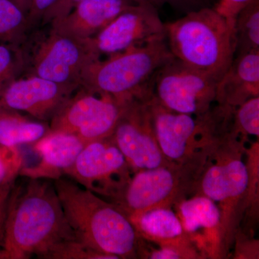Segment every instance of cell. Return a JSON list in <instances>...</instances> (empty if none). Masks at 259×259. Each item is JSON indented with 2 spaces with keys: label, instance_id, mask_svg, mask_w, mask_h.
Returning a JSON list of instances; mask_svg holds the SVG:
<instances>
[{
  "label": "cell",
  "instance_id": "32",
  "mask_svg": "<svg viewBox=\"0 0 259 259\" xmlns=\"http://www.w3.org/2000/svg\"><path fill=\"white\" fill-rule=\"evenodd\" d=\"M151 259H178L183 258V254L175 245H165L161 249L154 250L149 255Z\"/></svg>",
  "mask_w": 259,
  "mask_h": 259
},
{
  "label": "cell",
  "instance_id": "3",
  "mask_svg": "<svg viewBox=\"0 0 259 259\" xmlns=\"http://www.w3.org/2000/svg\"><path fill=\"white\" fill-rule=\"evenodd\" d=\"M234 23L204 7L164 23L167 44L177 60L220 81L235 58Z\"/></svg>",
  "mask_w": 259,
  "mask_h": 259
},
{
  "label": "cell",
  "instance_id": "31",
  "mask_svg": "<svg viewBox=\"0 0 259 259\" xmlns=\"http://www.w3.org/2000/svg\"><path fill=\"white\" fill-rule=\"evenodd\" d=\"M205 0H165L166 3L171 5L175 9L190 13L191 11L204 8Z\"/></svg>",
  "mask_w": 259,
  "mask_h": 259
},
{
  "label": "cell",
  "instance_id": "21",
  "mask_svg": "<svg viewBox=\"0 0 259 259\" xmlns=\"http://www.w3.org/2000/svg\"><path fill=\"white\" fill-rule=\"evenodd\" d=\"M234 35L235 56L259 51V0H252L237 15Z\"/></svg>",
  "mask_w": 259,
  "mask_h": 259
},
{
  "label": "cell",
  "instance_id": "25",
  "mask_svg": "<svg viewBox=\"0 0 259 259\" xmlns=\"http://www.w3.org/2000/svg\"><path fill=\"white\" fill-rule=\"evenodd\" d=\"M24 166L25 160L20 148L0 145V187L14 183Z\"/></svg>",
  "mask_w": 259,
  "mask_h": 259
},
{
  "label": "cell",
  "instance_id": "5",
  "mask_svg": "<svg viewBox=\"0 0 259 259\" xmlns=\"http://www.w3.org/2000/svg\"><path fill=\"white\" fill-rule=\"evenodd\" d=\"M193 157L182 163L139 170L131 176L110 202L127 217L150 209L168 207L180 203L196 178Z\"/></svg>",
  "mask_w": 259,
  "mask_h": 259
},
{
  "label": "cell",
  "instance_id": "19",
  "mask_svg": "<svg viewBox=\"0 0 259 259\" xmlns=\"http://www.w3.org/2000/svg\"><path fill=\"white\" fill-rule=\"evenodd\" d=\"M128 218L140 237L166 244L176 243L185 231L180 218L168 207L150 209Z\"/></svg>",
  "mask_w": 259,
  "mask_h": 259
},
{
  "label": "cell",
  "instance_id": "6",
  "mask_svg": "<svg viewBox=\"0 0 259 259\" xmlns=\"http://www.w3.org/2000/svg\"><path fill=\"white\" fill-rule=\"evenodd\" d=\"M219 80L174 57L153 75L148 85L149 98L166 110L201 116L215 102Z\"/></svg>",
  "mask_w": 259,
  "mask_h": 259
},
{
  "label": "cell",
  "instance_id": "18",
  "mask_svg": "<svg viewBox=\"0 0 259 259\" xmlns=\"http://www.w3.org/2000/svg\"><path fill=\"white\" fill-rule=\"evenodd\" d=\"M49 122L35 120L9 107L0 105V145L20 147L32 144L49 134Z\"/></svg>",
  "mask_w": 259,
  "mask_h": 259
},
{
  "label": "cell",
  "instance_id": "7",
  "mask_svg": "<svg viewBox=\"0 0 259 259\" xmlns=\"http://www.w3.org/2000/svg\"><path fill=\"white\" fill-rule=\"evenodd\" d=\"M49 122V132L77 136L85 144L111 137L133 99L100 95L80 87Z\"/></svg>",
  "mask_w": 259,
  "mask_h": 259
},
{
  "label": "cell",
  "instance_id": "10",
  "mask_svg": "<svg viewBox=\"0 0 259 259\" xmlns=\"http://www.w3.org/2000/svg\"><path fill=\"white\" fill-rule=\"evenodd\" d=\"M166 37L165 25L158 10L148 4H134L117 15L95 36L90 37L99 57Z\"/></svg>",
  "mask_w": 259,
  "mask_h": 259
},
{
  "label": "cell",
  "instance_id": "34",
  "mask_svg": "<svg viewBox=\"0 0 259 259\" xmlns=\"http://www.w3.org/2000/svg\"><path fill=\"white\" fill-rule=\"evenodd\" d=\"M15 3H17L27 13L30 9V3H31V0H14Z\"/></svg>",
  "mask_w": 259,
  "mask_h": 259
},
{
  "label": "cell",
  "instance_id": "1",
  "mask_svg": "<svg viewBox=\"0 0 259 259\" xmlns=\"http://www.w3.org/2000/svg\"><path fill=\"white\" fill-rule=\"evenodd\" d=\"M15 181L0 238V259H44L56 245L77 239L65 216L54 181Z\"/></svg>",
  "mask_w": 259,
  "mask_h": 259
},
{
  "label": "cell",
  "instance_id": "26",
  "mask_svg": "<svg viewBox=\"0 0 259 259\" xmlns=\"http://www.w3.org/2000/svg\"><path fill=\"white\" fill-rule=\"evenodd\" d=\"M18 54L11 47L0 44V79L10 83L20 70Z\"/></svg>",
  "mask_w": 259,
  "mask_h": 259
},
{
  "label": "cell",
  "instance_id": "27",
  "mask_svg": "<svg viewBox=\"0 0 259 259\" xmlns=\"http://www.w3.org/2000/svg\"><path fill=\"white\" fill-rule=\"evenodd\" d=\"M82 0H58L55 4L48 10L42 20L45 22L52 23L64 18Z\"/></svg>",
  "mask_w": 259,
  "mask_h": 259
},
{
  "label": "cell",
  "instance_id": "33",
  "mask_svg": "<svg viewBox=\"0 0 259 259\" xmlns=\"http://www.w3.org/2000/svg\"><path fill=\"white\" fill-rule=\"evenodd\" d=\"M136 4H148L158 10L166 3L165 0H133Z\"/></svg>",
  "mask_w": 259,
  "mask_h": 259
},
{
  "label": "cell",
  "instance_id": "29",
  "mask_svg": "<svg viewBox=\"0 0 259 259\" xmlns=\"http://www.w3.org/2000/svg\"><path fill=\"white\" fill-rule=\"evenodd\" d=\"M58 0H31L30 9L28 13L29 25L37 23L44 18L47 13Z\"/></svg>",
  "mask_w": 259,
  "mask_h": 259
},
{
  "label": "cell",
  "instance_id": "30",
  "mask_svg": "<svg viewBox=\"0 0 259 259\" xmlns=\"http://www.w3.org/2000/svg\"><path fill=\"white\" fill-rule=\"evenodd\" d=\"M15 182L0 187V238H1L3 228H4L10 194H11L12 189L14 186Z\"/></svg>",
  "mask_w": 259,
  "mask_h": 259
},
{
  "label": "cell",
  "instance_id": "16",
  "mask_svg": "<svg viewBox=\"0 0 259 259\" xmlns=\"http://www.w3.org/2000/svg\"><path fill=\"white\" fill-rule=\"evenodd\" d=\"M249 183L248 170L240 158H229L211 165L199 177L201 193L223 204L221 212L244 196Z\"/></svg>",
  "mask_w": 259,
  "mask_h": 259
},
{
  "label": "cell",
  "instance_id": "24",
  "mask_svg": "<svg viewBox=\"0 0 259 259\" xmlns=\"http://www.w3.org/2000/svg\"><path fill=\"white\" fill-rule=\"evenodd\" d=\"M235 133H242L258 137L259 97H253L243 102L233 112Z\"/></svg>",
  "mask_w": 259,
  "mask_h": 259
},
{
  "label": "cell",
  "instance_id": "15",
  "mask_svg": "<svg viewBox=\"0 0 259 259\" xmlns=\"http://www.w3.org/2000/svg\"><path fill=\"white\" fill-rule=\"evenodd\" d=\"M134 4L133 0H82L69 14L52 22L51 30L76 38H90Z\"/></svg>",
  "mask_w": 259,
  "mask_h": 259
},
{
  "label": "cell",
  "instance_id": "20",
  "mask_svg": "<svg viewBox=\"0 0 259 259\" xmlns=\"http://www.w3.org/2000/svg\"><path fill=\"white\" fill-rule=\"evenodd\" d=\"M181 222L189 233L221 226V212L216 202L202 194L183 199L179 203Z\"/></svg>",
  "mask_w": 259,
  "mask_h": 259
},
{
  "label": "cell",
  "instance_id": "2",
  "mask_svg": "<svg viewBox=\"0 0 259 259\" xmlns=\"http://www.w3.org/2000/svg\"><path fill=\"white\" fill-rule=\"evenodd\" d=\"M54 183L65 216L79 241L117 258L137 255L140 236L125 212L68 177Z\"/></svg>",
  "mask_w": 259,
  "mask_h": 259
},
{
  "label": "cell",
  "instance_id": "13",
  "mask_svg": "<svg viewBox=\"0 0 259 259\" xmlns=\"http://www.w3.org/2000/svg\"><path fill=\"white\" fill-rule=\"evenodd\" d=\"M148 104L156 141L165 157L175 163H182L193 157L197 137L202 131L200 118L170 111L150 98Z\"/></svg>",
  "mask_w": 259,
  "mask_h": 259
},
{
  "label": "cell",
  "instance_id": "11",
  "mask_svg": "<svg viewBox=\"0 0 259 259\" xmlns=\"http://www.w3.org/2000/svg\"><path fill=\"white\" fill-rule=\"evenodd\" d=\"M100 59L90 38L79 39L51 30L32 60V75L61 84L79 88L85 66Z\"/></svg>",
  "mask_w": 259,
  "mask_h": 259
},
{
  "label": "cell",
  "instance_id": "12",
  "mask_svg": "<svg viewBox=\"0 0 259 259\" xmlns=\"http://www.w3.org/2000/svg\"><path fill=\"white\" fill-rule=\"evenodd\" d=\"M78 88L31 74L8 83L0 93V105L49 123Z\"/></svg>",
  "mask_w": 259,
  "mask_h": 259
},
{
  "label": "cell",
  "instance_id": "4",
  "mask_svg": "<svg viewBox=\"0 0 259 259\" xmlns=\"http://www.w3.org/2000/svg\"><path fill=\"white\" fill-rule=\"evenodd\" d=\"M172 59L163 37L92 61L81 73L79 86L116 98H146L153 75Z\"/></svg>",
  "mask_w": 259,
  "mask_h": 259
},
{
  "label": "cell",
  "instance_id": "8",
  "mask_svg": "<svg viewBox=\"0 0 259 259\" xmlns=\"http://www.w3.org/2000/svg\"><path fill=\"white\" fill-rule=\"evenodd\" d=\"M131 169L110 137L86 144L66 177L110 202L131 178Z\"/></svg>",
  "mask_w": 259,
  "mask_h": 259
},
{
  "label": "cell",
  "instance_id": "23",
  "mask_svg": "<svg viewBox=\"0 0 259 259\" xmlns=\"http://www.w3.org/2000/svg\"><path fill=\"white\" fill-rule=\"evenodd\" d=\"M44 259H118L90 248L78 239L67 240L54 246Z\"/></svg>",
  "mask_w": 259,
  "mask_h": 259
},
{
  "label": "cell",
  "instance_id": "14",
  "mask_svg": "<svg viewBox=\"0 0 259 259\" xmlns=\"http://www.w3.org/2000/svg\"><path fill=\"white\" fill-rule=\"evenodd\" d=\"M85 145L74 135L49 132L32 144V150L38 156V161L31 166L25 165L20 177L59 180L66 176Z\"/></svg>",
  "mask_w": 259,
  "mask_h": 259
},
{
  "label": "cell",
  "instance_id": "9",
  "mask_svg": "<svg viewBox=\"0 0 259 259\" xmlns=\"http://www.w3.org/2000/svg\"><path fill=\"white\" fill-rule=\"evenodd\" d=\"M133 170L151 169L174 163L161 152L148 100L129 102L111 136Z\"/></svg>",
  "mask_w": 259,
  "mask_h": 259
},
{
  "label": "cell",
  "instance_id": "17",
  "mask_svg": "<svg viewBox=\"0 0 259 259\" xmlns=\"http://www.w3.org/2000/svg\"><path fill=\"white\" fill-rule=\"evenodd\" d=\"M259 97V51L235 56L216 88L218 105L236 108Z\"/></svg>",
  "mask_w": 259,
  "mask_h": 259
},
{
  "label": "cell",
  "instance_id": "22",
  "mask_svg": "<svg viewBox=\"0 0 259 259\" xmlns=\"http://www.w3.org/2000/svg\"><path fill=\"white\" fill-rule=\"evenodd\" d=\"M29 26L27 13L14 0H0V41L14 44Z\"/></svg>",
  "mask_w": 259,
  "mask_h": 259
},
{
  "label": "cell",
  "instance_id": "28",
  "mask_svg": "<svg viewBox=\"0 0 259 259\" xmlns=\"http://www.w3.org/2000/svg\"><path fill=\"white\" fill-rule=\"evenodd\" d=\"M252 0H220L214 9L228 20L235 21L237 15Z\"/></svg>",
  "mask_w": 259,
  "mask_h": 259
}]
</instances>
